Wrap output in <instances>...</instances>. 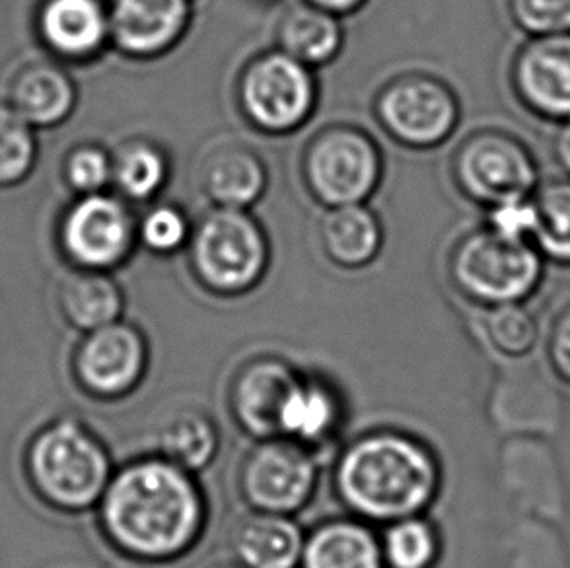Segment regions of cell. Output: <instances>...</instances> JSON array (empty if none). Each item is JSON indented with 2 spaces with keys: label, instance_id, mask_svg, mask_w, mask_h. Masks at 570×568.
<instances>
[{
  "label": "cell",
  "instance_id": "cell-30",
  "mask_svg": "<svg viewBox=\"0 0 570 568\" xmlns=\"http://www.w3.org/2000/svg\"><path fill=\"white\" fill-rule=\"evenodd\" d=\"M483 327L489 343L507 356H525L538 343V325L522 304L487 307Z\"/></svg>",
  "mask_w": 570,
  "mask_h": 568
},
{
  "label": "cell",
  "instance_id": "cell-16",
  "mask_svg": "<svg viewBox=\"0 0 570 568\" xmlns=\"http://www.w3.org/2000/svg\"><path fill=\"white\" fill-rule=\"evenodd\" d=\"M189 16V0H111V41L131 57H156L184 36Z\"/></svg>",
  "mask_w": 570,
  "mask_h": 568
},
{
  "label": "cell",
  "instance_id": "cell-5",
  "mask_svg": "<svg viewBox=\"0 0 570 568\" xmlns=\"http://www.w3.org/2000/svg\"><path fill=\"white\" fill-rule=\"evenodd\" d=\"M193 275L218 296H239L262 283L269 246L259 224L238 208L208 213L189 239Z\"/></svg>",
  "mask_w": 570,
  "mask_h": 568
},
{
  "label": "cell",
  "instance_id": "cell-6",
  "mask_svg": "<svg viewBox=\"0 0 570 568\" xmlns=\"http://www.w3.org/2000/svg\"><path fill=\"white\" fill-rule=\"evenodd\" d=\"M316 452L283 437L255 440L238 469V491L249 510L294 516L316 497Z\"/></svg>",
  "mask_w": 570,
  "mask_h": 568
},
{
  "label": "cell",
  "instance_id": "cell-7",
  "mask_svg": "<svg viewBox=\"0 0 570 568\" xmlns=\"http://www.w3.org/2000/svg\"><path fill=\"white\" fill-rule=\"evenodd\" d=\"M454 179L468 199L489 208L532 197L540 187V168L518 137L485 129L470 135L455 150Z\"/></svg>",
  "mask_w": 570,
  "mask_h": 568
},
{
  "label": "cell",
  "instance_id": "cell-9",
  "mask_svg": "<svg viewBox=\"0 0 570 568\" xmlns=\"http://www.w3.org/2000/svg\"><path fill=\"white\" fill-rule=\"evenodd\" d=\"M148 364L150 346L145 333L124 320L85 333L70 359L78 388L100 401L131 395L145 382Z\"/></svg>",
  "mask_w": 570,
  "mask_h": 568
},
{
  "label": "cell",
  "instance_id": "cell-35",
  "mask_svg": "<svg viewBox=\"0 0 570 568\" xmlns=\"http://www.w3.org/2000/svg\"><path fill=\"white\" fill-rule=\"evenodd\" d=\"M548 349L551 366L570 384V306L561 310L551 325Z\"/></svg>",
  "mask_w": 570,
  "mask_h": 568
},
{
  "label": "cell",
  "instance_id": "cell-14",
  "mask_svg": "<svg viewBox=\"0 0 570 568\" xmlns=\"http://www.w3.org/2000/svg\"><path fill=\"white\" fill-rule=\"evenodd\" d=\"M298 370L278 356H257L236 370L228 390L234 423L255 440L278 437V421Z\"/></svg>",
  "mask_w": 570,
  "mask_h": 568
},
{
  "label": "cell",
  "instance_id": "cell-28",
  "mask_svg": "<svg viewBox=\"0 0 570 568\" xmlns=\"http://www.w3.org/2000/svg\"><path fill=\"white\" fill-rule=\"evenodd\" d=\"M38 131L4 98L0 100V189H12L33 174L38 164Z\"/></svg>",
  "mask_w": 570,
  "mask_h": 568
},
{
  "label": "cell",
  "instance_id": "cell-23",
  "mask_svg": "<svg viewBox=\"0 0 570 568\" xmlns=\"http://www.w3.org/2000/svg\"><path fill=\"white\" fill-rule=\"evenodd\" d=\"M325 255L345 270H358L376 259L382 247L379 218L364 205L333 207L320 224Z\"/></svg>",
  "mask_w": 570,
  "mask_h": 568
},
{
  "label": "cell",
  "instance_id": "cell-4",
  "mask_svg": "<svg viewBox=\"0 0 570 568\" xmlns=\"http://www.w3.org/2000/svg\"><path fill=\"white\" fill-rule=\"evenodd\" d=\"M543 263L530 242L502 238L483 226L455 244L450 277L455 288L479 306L522 304L538 291Z\"/></svg>",
  "mask_w": 570,
  "mask_h": 568
},
{
  "label": "cell",
  "instance_id": "cell-15",
  "mask_svg": "<svg viewBox=\"0 0 570 568\" xmlns=\"http://www.w3.org/2000/svg\"><path fill=\"white\" fill-rule=\"evenodd\" d=\"M36 33L55 61H90L111 41L109 7L104 0H41Z\"/></svg>",
  "mask_w": 570,
  "mask_h": 568
},
{
  "label": "cell",
  "instance_id": "cell-37",
  "mask_svg": "<svg viewBox=\"0 0 570 568\" xmlns=\"http://www.w3.org/2000/svg\"><path fill=\"white\" fill-rule=\"evenodd\" d=\"M312 7L322 8L325 12L332 14H343V12H353L363 4L364 0H306Z\"/></svg>",
  "mask_w": 570,
  "mask_h": 568
},
{
  "label": "cell",
  "instance_id": "cell-18",
  "mask_svg": "<svg viewBox=\"0 0 570 568\" xmlns=\"http://www.w3.org/2000/svg\"><path fill=\"white\" fill-rule=\"evenodd\" d=\"M343 419L340 390L325 378L301 372L283 405L278 437L317 452L340 434Z\"/></svg>",
  "mask_w": 570,
  "mask_h": 568
},
{
  "label": "cell",
  "instance_id": "cell-17",
  "mask_svg": "<svg viewBox=\"0 0 570 568\" xmlns=\"http://www.w3.org/2000/svg\"><path fill=\"white\" fill-rule=\"evenodd\" d=\"M4 100L36 131L51 129L65 124L77 108V85L61 62L33 59L12 72Z\"/></svg>",
  "mask_w": 570,
  "mask_h": 568
},
{
  "label": "cell",
  "instance_id": "cell-34",
  "mask_svg": "<svg viewBox=\"0 0 570 568\" xmlns=\"http://www.w3.org/2000/svg\"><path fill=\"white\" fill-rule=\"evenodd\" d=\"M485 226L502 238L530 242L538 231V208L532 197L502 200L487 208Z\"/></svg>",
  "mask_w": 570,
  "mask_h": 568
},
{
  "label": "cell",
  "instance_id": "cell-26",
  "mask_svg": "<svg viewBox=\"0 0 570 568\" xmlns=\"http://www.w3.org/2000/svg\"><path fill=\"white\" fill-rule=\"evenodd\" d=\"M533 200L538 208L533 246L546 262L570 267V177L540 184Z\"/></svg>",
  "mask_w": 570,
  "mask_h": 568
},
{
  "label": "cell",
  "instance_id": "cell-20",
  "mask_svg": "<svg viewBox=\"0 0 570 568\" xmlns=\"http://www.w3.org/2000/svg\"><path fill=\"white\" fill-rule=\"evenodd\" d=\"M306 533L293 516L254 512L244 516L232 531L236 562L246 568H298Z\"/></svg>",
  "mask_w": 570,
  "mask_h": 568
},
{
  "label": "cell",
  "instance_id": "cell-24",
  "mask_svg": "<svg viewBox=\"0 0 570 568\" xmlns=\"http://www.w3.org/2000/svg\"><path fill=\"white\" fill-rule=\"evenodd\" d=\"M158 456L191 473L207 469L220 452V430L200 409H181L168 417L156 432Z\"/></svg>",
  "mask_w": 570,
  "mask_h": 568
},
{
  "label": "cell",
  "instance_id": "cell-1",
  "mask_svg": "<svg viewBox=\"0 0 570 568\" xmlns=\"http://www.w3.org/2000/svg\"><path fill=\"white\" fill-rule=\"evenodd\" d=\"M96 512L109 546L148 565L181 559L207 530V497L197 476L158 453L116 469Z\"/></svg>",
  "mask_w": 570,
  "mask_h": 568
},
{
  "label": "cell",
  "instance_id": "cell-13",
  "mask_svg": "<svg viewBox=\"0 0 570 568\" xmlns=\"http://www.w3.org/2000/svg\"><path fill=\"white\" fill-rule=\"evenodd\" d=\"M518 101L546 121H570V33L528 38L510 62Z\"/></svg>",
  "mask_w": 570,
  "mask_h": 568
},
{
  "label": "cell",
  "instance_id": "cell-33",
  "mask_svg": "<svg viewBox=\"0 0 570 568\" xmlns=\"http://www.w3.org/2000/svg\"><path fill=\"white\" fill-rule=\"evenodd\" d=\"M191 232L186 215L179 208L160 205L140 221L137 236L150 252L168 255L189 244Z\"/></svg>",
  "mask_w": 570,
  "mask_h": 568
},
{
  "label": "cell",
  "instance_id": "cell-11",
  "mask_svg": "<svg viewBox=\"0 0 570 568\" xmlns=\"http://www.w3.org/2000/svg\"><path fill=\"white\" fill-rule=\"evenodd\" d=\"M239 101L247 119L263 131H293L314 109L316 80L309 67L283 51L263 55L244 72Z\"/></svg>",
  "mask_w": 570,
  "mask_h": 568
},
{
  "label": "cell",
  "instance_id": "cell-22",
  "mask_svg": "<svg viewBox=\"0 0 570 568\" xmlns=\"http://www.w3.org/2000/svg\"><path fill=\"white\" fill-rule=\"evenodd\" d=\"M57 302L65 322L82 335L119 322L125 307L121 286L101 271L72 270L59 284Z\"/></svg>",
  "mask_w": 570,
  "mask_h": 568
},
{
  "label": "cell",
  "instance_id": "cell-31",
  "mask_svg": "<svg viewBox=\"0 0 570 568\" xmlns=\"http://www.w3.org/2000/svg\"><path fill=\"white\" fill-rule=\"evenodd\" d=\"M62 179L77 197L104 193L114 179V156L101 146H75L62 164Z\"/></svg>",
  "mask_w": 570,
  "mask_h": 568
},
{
  "label": "cell",
  "instance_id": "cell-3",
  "mask_svg": "<svg viewBox=\"0 0 570 568\" xmlns=\"http://www.w3.org/2000/svg\"><path fill=\"white\" fill-rule=\"evenodd\" d=\"M23 466L39 499L69 515L98 507L116 473L106 444L72 417L55 419L39 429L28 444Z\"/></svg>",
  "mask_w": 570,
  "mask_h": 568
},
{
  "label": "cell",
  "instance_id": "cell-19",
  "mask_svg": "<svg viewBox=\"0 0 570 568\" xmlns=\"http://www.w3.org/2000/svg\"><path fill=\"white\" fill-rule=\"evenodd\" d=\"M298 568H387L382 536L355 516L325 520L306 533Z\"/></svg>",
  "mask_w": 570,
  "mask_h": 568
},
{
  "label": "cell",
  "instance_id": "cell-38",
  "mask_svg": "<svg viewBox=\"0 0 570 568\" xmlns=\"http://www.w3.org/2000/svg\"><path fill=\"white\" fill-rule=\"evenodd\" d=\"M213 568H246V567H242V565H239V562H224V565H216V567H213Z\"/></svg>",
  "mask_w": 570,
  "mask_h": 568
},
{
  "label": "cell",
  "instance_id": "cell-29",
  "mask_svg": "<svg viewBox=\"0 0 570 568\" xmlns=\"http://www.w3.org/2000/svg\"><path fill=\"white\" fill-rule=\"evenodd\" d=\"M168 177V161L156 146L131 143L114 156V179L127 199L147 200L163 189Z\"/></svg>",
  "mask_w": 570,
  "mask_h": 568
},
{
  "label": "cell",
  "instance_id": "cell-21",
  "mask_svg": "<svg viewBox=\"0 0 570 568\" xmlns=\"http://www.w3.org/2000/svg\"><path fill=\"white\" fill-rule=\"evenodd\" d=\"M203 192L218 208H244L262 197L267 172L259 156L246 146H220L200 164Z\"/></svg>",
  "mask_w": 570,
  "mask_h": 568
},
{
  "label": "cell",
  "instance_id": "cell-36",
  "mask_svg": "<svg viewBox=\"0 0 570 568\" xmlns=\"http://www.w3.org/2000/svg\"><path fill=\"white\" fill-rule=\"evenodd\" d=\"M553 154L567 177H570V121L559 125L553 140Z\"/></svg>",
  "mask_w": 570,
  "mask_h": 568
},
{
  "label": "cell",
  "instance_id": "cell-10",
  "mask_svg": "<svg viewBox=\"0 0 570 568\" xmlns=\"http://www.w3.org/2000/svg\"><path fill=\"white\" fill-rule=\"evenodd\" d=\"M379 146L368 135L337 127L320 133L304 156L309 189L330 207L363 205L380 182Z\"/></svg>",
  "mask_w": 570,
  "mask_h": 568
},
{
  "label": "cell",
  "instance_id": "cell-8",
  "mask_svg": "<svg viewBox=\"0 0 570 568\" xmlns=\"http://www.w3.org/2000/svg\"><path fill=\"white\" fill-rule=\"evenodd\" d=\"M137 226L124 200L94 193L82 195L61 215L57 244L75 270L109 273L129 257Z\"/></svg>",
  "mask_w": 570,
  "mask_h": 568
},
{
  "label": "cell",
  "instance_id": "cell-25",
  "mask_svg": "<svg viewBox=\"0 0 570 568\" xmlns=\"http://www.w3.org/2000/svg\"><path fill=\"white\" fill-rule=\"evenodd\" d=\"M281 51L306 67L332 61L343 43V31L332 12L312 4L291 8L278 26Z\"/></svg>",
  "mask_w": 570,
  "mask_h": 568
},
{
  "label": "cell",
  "instance_id": "cell-2",
  "mask_svg": "<svg viewBox=\"0 0 570 568\" xmlns=\"http://www.w3.org/2000/svg\"><path fill=\"white\" fill-rule=\"evenodd\" d=\"M333 487L348 515L372 526L423 516L439 499L442 466L424 440L376 429L351 440L333 468Z\"/></svg>",
  "mask_w": 570,
  "mask_h": 568
},
{
  "label": "cell",
  "instance_id": "cell-32",
  "mask_svg": "<svg viewBox=\"0 0 570 568\" xmlns=\"http://www.w3.org/2000/svg\"><path fill=\"white\" fill-rule=\"evenodd\" d=\"M509 14L530 38L570 33V0H509Z\"/></svg>",
  "mask_w": 570,
  "mask_h": 568
},
{
  "label": "cell",
  "instance_id": "cell-12",
  "mask_svg": "<svg viewBox=\"0 0 570 568\" xmlns=\"http://www.w3.org/2000/svg\"><path fill=\"white\" fill-rule=\"evenodd\" d=\"M379 116L395 139L429 148L444 143L454 133L460 104L454 92L436 78L405 77L380 96Z\"/></svg>",
  "mask_w": 570,
  "mask_h": 568
},
{
  "label": "cell",
  "instance_id": "cell-27",
  "mask_svg": "<svg viewBox=\"0 0 570 568\" xmlns=\"http://www.w3.org/2000/svg\"><path fill=\"white\" fill-rule=\"evenodd\" d=\"M382 551L387 568H432L439 562L442 541L426 516H411L385 526Z\"/></svg>",
  "mask_w": 570,
  "mask_h": 568
}]
</instances>
